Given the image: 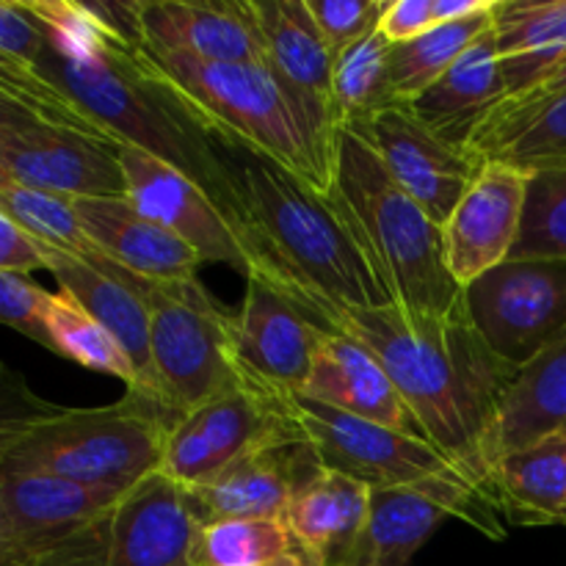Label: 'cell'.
<instances>
[{"mask_svg":"<svg viewBox=\"0 0 566 566\" xmlns=\"http://www.w3.org/2000/svg\"><path fill=\"white\" fill-rule=\"evenodd\" d=\"M48 28L42 66L119 144L144 149L191 177L260 260V238L232 153L144 64L133 3L25 0ZM252 271V269H249Z\"/></svg>","mask_w":566,"mask_h":566,"instance_id":"6da1fadb","label":"cell"},{"mask_svg":"<svg viewBox=\"0 0 566 566\" xmlns=\"http://www.w3.org/2000/svg\"><path fill=\"white\" fill-rule=\"evenodd\" d=\"M252 274L291 298L321 332L363 343L396 381L426 440L492 492V440L520 370L486 346L464 302L448 315L407 313L398 304L363 310L332 302L276 271Z\"/></svg>","mask_w":566,"mask_h":566,"instance_id":"7a4b0ae2","label":"cell"},{"mask_svg":"<svg viewBox=\"0 0 566 566\" xmlns=\"http://www.w3.org/2000/svg\"><path fill=\"white\" fill-rule=\"evenodd\" d=\"M232 158L260 238L252 271H276L346 307H396L379 265L332 193L315 191L274 160L249 153Z\"/></svg>","mask_w":566,"mask_h":566,"instance_id":"3957f363","label":"cell"},{"mask_svg":"<svg viewBox=\"0 0 566 566\" xmlns=\"http://www.w3.org/2000/svg\"><path fill=\"white\" fill-rule=\"evenodd\" d=\"M144 64L191 108L227 153H249L332 193L337 149L326 147L269 64L199 61L142 42Z\"/></svg>","mask_w":566,"mask_h":566,"instance_id":"277c9868","label":"cell"},{"mask_svg":"<svg viewBox=\"0 0 566 566\" xmlns=\"http://www.w3.org/2000/svg\"><path fill=\"white\" fill-rule=\"evenodd\" d=\"M177 418L175 409L136 390L92 409L36 401L33 412L22 409L0 423V470L127 492L160 468Z\"/></svg>","mask_w":566,"mask_h":566,"instance_id":"5b68a950","label":"cell"},{"mask_svg":"<svg viewBox=\"0 0 566 566\" xmlns=\"http://www.w3.org/2000/svg\"><path fill=\"white\" fill-rule=\"evenodd\" d=\"M276 396L326 470L352 475L370 490L418 492L486 539L503 542L509 536V523L492 492L426 437L368 423L304 392L276 390Z\"/></svg>","mask_w":566,"mask_h":566,"instance_id":"8992f818","label":"cell"},{"mask_svg":"<svg viewBox=\"0 0 566 566\" xmlns=\"http://www.w3.org/2000/svg\"><path fill=\"white\" fill-rule=\"evenodd\" d=\"M332 197L354 230L398 307L420 315H448L464 302V287L446 263L442 227L385 169L376 149L357 130H340Z\"/></svg>","mask_w":566,"mask_h":566,"instance_id":"52a82bcc","label":"cell"},{"mask_svg":"<svg viewBox=\"0 0 566 566\" xmlns=\"http://www.w3.org/2000/svg\"><path fill=\"white\" fill-rule=\"evenodd\" d=\"M149 313V346L164 396L180 415L243 381L232 357L230 315L202 282H158L116 265Z\"/></svg>","mask_w":566,"mask_h":566,"instance_id":"ba28073f","label":"cell"},{"mask_svg":"<svg viewBox=\"0 0 566 566\" xmlns=\"http://www.w3.org/2000/svg\"><path fill=\"white\" fill-rule=\"evenodd\" d=\"M122 495L0 470V566H105Z\"/></svg>","mask_w":566,"mask_h":566,"instance_id":"9c48e42d","label":"cell"},{"mask_svg":"<svg viewBox=\"0 0 566 566\" xmlns=\"http://www.w3.org/2000/svg\"><path fill=\"white\" fill-rule=\"evenodd\" d=\"M241 376L238 387L180 415L166 437L158 470L186 490L210 484L232 464L263 448L304 440L276 390L243 370Z\"/></svg>","mask_w":566,"mask_h":566,"instance_id":"30bf717a","label":"cell"},{"mask_svg":"<svg viewBox=\"0 0 566 566\" xmlns=\"http://www.w3.org/2000/svg\"><path fill=\"white\" fill-rule=\"evenodd\" d=\"M0 180L72 199L127 197L119 144L39 119L0 97Z\"/></svg>","mask_w":566,"mask_h":566,"instance_id":"8fae6325","label":"cell"},{"mask_svg":"<svg viewBox=\"0 0 566 566\" xmlns=\"http://www.w3.org/2000/svg\"><path fill=\"white\" fill-rule=\"evenodd\" d=\"M464 307L486 346L523 370L566 329V263H509L464 287Z\"/></svg>","mask_w":566,"mask_h":566,"instance_id":"7c38bea8","label":"cell"},{"mask_svg":"<svg viewBox=\"0 0 566 566\" xmlns=\"http://www.w3.org/2000/svg\"><path fill=\"white\" fill-rule=\"evenodd\" d=\"M119 164L125 171V199L138 213L182 238L202 254L205 263L230 265L249 276L252 252L219 205L191 177L130 144H119Z\"/></svg>","mask_w":566,"mask_h":566,"instance_id":"4fadbf2b","label":"cell"},{"mask_svg":"<svg viewBox=\"0 0 566 566\" xmlns=\"http://www.w3.org/2000/svg\"><path fill=\"white\" fill-rule=\"evenodd\" d=\"M265 50V64L326 147L340 144V119L332 94L335 53L326 44L307 0H247Z\"/></svg>","mask_w":566,"mask_h":566,"instance_id":"5bb4252c","label":"cell"},{"mask_svg":"<svg viewBox=\"0 0 566 566\" xmlns=\"http://www.w3.org/2000/svg\"><path fill=\"white\" fill-rule=\"evenodd\" d=\"M348 130H357L376 149L392 180L423 205L440 227H446L484 166L470 149L453 147L420 125L407 105L385 111L370 125Z\"/></svg>","mask_w":566,"mask_h":566,"instance_id":"9a60e30c","label":"cell"},{"mask_svg":"<svg viewBox=\"0 0 566 566\" xmlns=\"http://www.w3.org/2000/svg\"><path fill=\"white\" fill-rule=\"evenodd\" d=\"M232 357L265 387L302 392L313 374L324 332L263 276H247L241 310L230 315Z\"/></svg>","mask_w":566,"mask_h":566,"instance_id":"2e32d148","label":"cell"},{"mask_svg":"<svg viewBox=\"0 0 566 566\" xmlns=\"http://www.w3.org/2000/svg\"><path fill=\"white\" fill-rule=\"evenodd\" d=\"M531 175L503 164L484 160L451 219L442 227L446 263L462 287L509 263L523 232L525 199Z\"/></svg>","mask_w":566,"mask_h":566,"instance_id":"e0dca14e","label":"cell"},{"mask_svg":"<svg viewBox=\"0 0 566 566\" xmlns=\"http://www.w3.org/2000/svg\"><path fill=\"white\" fill-rule=\"evenodd\" d=\"M199 531L186 486L155 470L114 506L105 566H193Z\"/></svg>","mask_w":566,"mask_h":566,"instance_id":"ac0fdd59","label":"cell"},{"mask_svg":"<svg viewBox=\"0 0 566 566\" xmlns=\"http://www.w3.org/2000/svg\"><path fill=\"white\" fill-rule=\"evenodd\" d=\"M324 470L307 440L280 442L241 459L210 484L188 490L199 523L282 517L287 503Z\"/></svg>","mask_w":566,"mask_h":566,"instance_id":"d6986e66","label":"cell"},{"mask_svg":"<svg viewBox=\"0 0 566 566\" xmlns=\"http://www.w3.org/2000/svg\"><path fill=\"white\" fill-rule=\"evenodd\" d=\"M138 31L153 48L199 61L265 64V50L247 0H133Z\"/></svg>","mask_w":566,"mask_h":566,"instance_id":"ffe728a7","label":"cell"},{"mask_svg":"<svg viewBox=\"0 0 566 566\" xmlns=\"http://www.w3.org/2000/svg\"><path fill=\"white\" fill-rule=\"evenodd\" d=\"M48 271L59 282V291L70 293L86 313H92L122 343V348L127 352V357H130L133 368L138 374V385L133 390L171 407L166 401L158 374H155L153 346H149L147 304L122 280L116 263H111L103 254H97L92 260H77L72 254L53 249Z\"/></svg>","mask_w":566,"mask_h":566,"instance_id":"44dd1931","label":"cell"},{"mask_svg":"<svg viewBox=\"0 0 566 566\" xmlns=\"http://www.w3.org/2000/svg\"><path fill=\"white\" fill-rule=\"evenodd\" d=\"M304 396L368 423L423 437L385 365L354 337L324 332Z\"/></svg>","mask_w":566,"mask_h":566,"instance_id":"7402d4cb","label":"cell"},{"mask_svg":"<svg viewBox=\"0 0 566 566\" xmlns=\"http://www.w3.org/2000/svg\"><path fill=\"white\" fill-rule=\"evenodd\" d=\"M77 219L103 258L158 282L193 280L205 263L197 249L122 199H75Z\"/></svg>","mask_w":566,"mask_h":566,"instance_id":"603a6c76","label":"cell"},{"mask_svg":"<svg viewBox=\"0 0 566 566\" xmlns=\"http://www.w3.org/2000/svg\"><path fill=\"white\" fill-rule=\"evenodd\" d=\"M506 94L495 31H486L434 86L407 103V108L442 142L470 149L479 127Z\"/></svg>","mask_w":566,"mask_h":566,"instance_id":"cb8c5ba5","label":"cell"},{"mask_svg":"<svg viewBox=\"0 0 566 566\" xmlns=\"http://www.w3.org/2000/svg\"><path fill=\"white\" fill-rule=\"evenodd\" d=\"M370 492L363 481L324 468L296 492L282 520L321 564L348 566L368 520Z\"/></svg>","mask_w":566,"mask_h":566,"instance_id":"d4e9b609","label":"cell"},{"mask_svg":"<svg viewBox=\"0 0 566 566\" xmlns=\"http://www.w3.org/2000/svg\"><path fill=\"white\" fill-rule=\"evenodd\" d=\"M566 423V329L517 374L492 440V470L509 453L556 434Z\"/></svg>","mask_w":566,"mask_h":566,"instance_id":"484cf974","label":"cell"},{"mask_svg":"<svg viewBox=\"0 0 566 566\" xmlns=\"http://www.w3.org/2000/svg\"><path fill=\"white\" fill-rule=\"evenodd\" d=\"M492 31L514 99L566 55V0H497Z\"/></svg>","mask_w":566,"mask_h":566,"instance_id":"4316f807","label":"cell"},{"mask_svg":"<svg viewBox=\"0 0 566 566\" xmlns=\"http://www.w3.org/2000/svg\"><path fill=\"white\" fill-rule=\"evenodd\" d=\"M492 495L509 525H558L566 509V440L551 434L492 470Z\"/></svg>","mask_w":566,"mask_h":566,"instance_id":"83f0119b","label":"cell"},{"mask_svg":"<svg viewBox=\"0 0 566 566\" xmlns=\"http://www.w3.org/2000/svg\"><path fill=\"white\" fill-rule=\"evenodd\" d=\"M451 514L418 492L374 490L365 528L348 566H409Z\"/></svg>","mask_w":566,"mask_h":566,"instance_id":"f1b7e54d","label":"cell"},{"mask_svg":"<svg viewBox=\"0 0 566 566\" xmlns=\"http://www.w3.org/2000/svg\"><path fill=\"white\" fill-rule=\"evenodd\" d=\"M193 566H324L282 517L202 525Z\"/></svg>","mask_w":566,"mask_h":566,"instance_id":"f546056e","label":"cell"},{"mask_svg":"<svg viewBox=\"0 0 566 566\" xmlns=\"http://www.w3.org/2000/svg\"><path fill=\"white\" fill-rule=\"evenodd\" d=\"M470 153L481 160H503L534 175L566 166V94L514 119L486 125L470 142Z\"/></svg>","mask_w":566,"mask_h":566,"instance_id":"4dcf8cb0","label":"cell"},{"mask_svg":"<svg viewBox=\"0 0 566 566\" xmlns=\"http://www.w3.org/2000/svg\"><path fill=\"white\" fill-rule=\"evenodd\" d=\"M392 44L376 28L335 59L332 94L343 127L370 125L385 111L403 105L392 88Z\"/></svg>","mask_w":566,"mask_h":566,"instance_id":"1f68e13d","label":"cell"},{"mask_svg":"<svg viewBox=\"0 0 566 566\" xmlns=\"http://www.w3.org/2000/svg\"><path fill=\"white\" fill-rule=\"evenodd\" d=\"M492 11L462 22L437 25L407 44H392L390 75L398 99L407 105L434 86L486 31H492Z\"/></svg>","mask_w":566,"mask_h":566,"instance_id":"d6a6232c","label":"cell"},{"mask_svg":"<svg viewBox=\"0 0 566 566\" xmlns=\"http://www.w3.org/2000/svg\"><path fill=\"white\" fill-rule=\"evenodd\" d=\"M50 352L72 359L88 370L125 381L127 390L138 385V374L122 343L81 307L66 291L50 293L48 304Z\"/></svg>","mask_w":566,"mask_h":566,"instance_id":"836d02e7","label":"cell"},{"mask_svg":"<svg viewBox=\"0 0 566 566\" xmlns=\"http://www.w3.org/2000/svg\"><path fill=\"white\" fill-rule=\"evenodd\" d=\"M0 216L14 221L33 238L77 260L97 258L99 249L83 230L77 219L75 199L42 188L20 186L14 180H0Z\"/></svg>","mask_w":566,"mask_h":566,"instance_id":"e575fe53","label":"cell"},{"mask_svg":"<svg viewBox=\"0 0 566 566\" xmlns=\"http://www.w3.org/2000/svg\"><path fill=\"white\" fill-rule=\"evenodd\" d=\"M514 263H566V166L534 171Z\"/></svg>","mask_w":566,"mask_h":566,"instance_id":"d590c367","label":"cell"},{"mask_svg":"<svg viewBox=\"0 0 566 566\" xmlns=\"http://www.w3.org/2000/svg\"><path fill=\"white\" fill-rule=\"evenodd\" d=\"M326 44L337 55L376 31L390 0H307Z\"/></svg>","mask_w":566,"mask_h":566,"instance_id":"8d00e7d4","label":"cell"},{"mask_svg":"<svg viewBox=\"0 0 566 566\" xmlns=\"http://www.w3.org/2000/svg\"><path fill=\"white\" fill-rule=\"evenodd\" d=\"M48 304L50 293L39 287L31 276L0 271V318L3 324L25 335L28 340L50 348Z\"/></svg>","mask_w":566,"mask_h":566,"instance_id":"74e56055","label":"cell"},{"mask_svg":"<svg viewBox=\"0 0 566 566\" xmlns=\"http://www.w3.org/2000/svg\"><path fill=\"white\" fill-rule=\"evenodd\" d=\"M44 48L48 28L28 9L25 0H0V61L36 66Z\"/></svg>","mask_w":566,"mask_h":566,"instance_id":"f35d334b","label":"cell"},{"mask_svg":"<svg viewBox=\"0 0 566 566\" xmlns=\"http://www.w3.org/2000/svg\"><path fill=\"white\" fill-rule=\"evenodd\" d=\"M50 254L53 247L33 238L14 221L0 216V271H11V274H31V271L50 269Z\"/></svg>","mask_w":566,"mask_h":566,"instance_id":"ab89813d","label":"cell"},{"mask_svg":"<svg viewBox=\"0 0 566 566\" xmlns=\"http://www.w3.org/2000/svg\"><path fill=\"white\" fill-rule=\"evenodd\" d=\"M431 28H437L434 0H390L379 22V31L390 44L412 42Z\"/></svg>","mask_w":566,"mask_h":566,"instance_id":"60d3db41","label":"cell"},{"mask_svg":"<svg viewBox=\"0 0 566 566\" xmlns=\"http://www.w3.org/2000/svg\"><path fill=\"white\" fill-rule=\"evenodd\" d=\"M562 94H566V55L562 61H558L556 66H551V70H547L545 75H542L539 81H536L534 86L528 88V92H523L520 97L506 99L503 105H497V108L492 111L490 116H486V122L481 127L497 125V122L514 119V116L531 114V111H536L539 105L551 103V99L562 97ZM481 127H479V130H481Z\"/></svg>","mask_w":566,"mask_h":566,"instance_id":"b9f144b4","label":"cell"},{"mask_svg":"<svg viewBox=\"0 0 566 566\" xmlns=\"http://www.w3.org/2000/svg\"><path fill=\"white\" fill-rule=\"evenodd\" d=\"M497 0H434V20L437 25L448 22H462L470 17H481L495 9Z\"/></svg>","mask_w":566,"mask_h":566,"instance_id":"7bdbcfd3","label":"cell"},{"mask_svg":"<svg viewBox=\"0 0 566 566\" xmlns=\"http://www.w3.org/2000/svg\"><path fill=\"white\" fill-rule=\"evenodd\" d=\"M558 525H566V509L562 512V517H558Z\"/></svg>","mask_w":566,"mask_h":566,"instance_id":"ee69618b","label":"cell"},{"mask_svg":"<svg viewBox=\"0 0 566 566\" xmlns=\"http://www.w3.org/2000/svg\"><path fill=\"white\" fill-rule=\"evenodd\" d=\"M558 434H562V437H564V440H566V423L562 426V429H558Z\"/></svg>","mask_w":566,"mask_h":566,"instance_id":"f6af8a7d","label":"cell"}]
</instances>
